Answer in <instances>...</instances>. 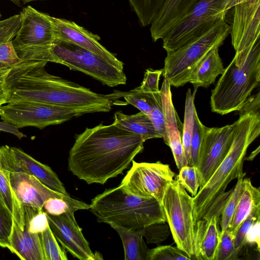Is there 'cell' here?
I'll list each match as a JSON object with an SVG mask.
<instances>
[{"label":"cell","mask_w":260,"mask_h":260,"mask_svg":"<svg viewBox=\"0 0 260 260\" xmlns=\"http://www.w3.org/2000/svg\"><path fill=\"white\" fill-rule=\"evenodd\" d=\"M140 24L146 26L151 24L160 10L165 0H128Z\"/></svg>","instance_id":"obj_31"},{"label":"cell","mask_w":260,"mask_h":260,"mask_svg":"<svg viewBox=\"0 0 260 260\" xmlns=\"http://www.w3.org/2000/svg\"><path fill=\"white\" fill-rule=\"evenodd\" d=\"M9 173L10 185L22 206L43 210L44 203L49 198H65L70 196L49 188L30 175L22 172Z\"/></svg>","instance_id":"obj_18"},{"label":"cell","mask_w":260,"mask_h":260,"mask_svg":"<svg viewBox=\"0 0 260 260\" xmlns=\"http://www.w3.org/2000/svg\"><path fill=\"white\" fill-rule=\"evenodd\" d=\"M233 125L234 137L228 153L206 183L192 197L195 223L229 197L233 188L225 191L228 184L244 173L243 166L248 148L260 134V113L240 115Z\"/></svg>","instance_id":"obj_3"},{"label":"cell","mask_w":260,"mask_h":260,"mask_svg":"<svg viewBox=\"0 0 260 260\" xmlns=\"http://www.w3.org/2000/svg\"><path fill=\"white\" fill-rule=\"evenodd\" d=\"M0 209L12 217L22 229L25 224L23 206L18 201L10 185L9 173L0 167Z\"/></svg>","instance_id":"obj_26"},{"label":"cell","mask_w":260,"mask_h":260,"mask_svg":"<svg viewBox=\"0 0 260 260\" xmlns=\"http://www.w3.org/2000/svg\"><path fill=\"white\" fill-rule=\"evenodd\" d=\"M90 113L92 112L87 109L28 101L10 102L0 108L2 121L17 128L33 126L41 129Z\"/></svg>","instance_id":"obj_9"},{"label":"cell","mask_w":260,"mask_h":260,"mask_svg":"<svg viewBox=\"0 0 260 260\" xmlns=\"http://www.w3.org/2000/svg\"><path fill=\"white\" fill-rule=\"evenodd\" d=\"M90 205L74 199L70 196L65 198H51L44 203L43 210L52 215H59L64 213L78 210L89 209Z\"/></svg>","instance_id":"obj_30"},{"label":"cell","mask_w":260,"mask_h":260,"mask_svg":"<svg viewBox=\"0 0 260 260\" xmlns=\"http://www.w3.org/2000/svg\"><path fill=\"white\" fill-rule=\"evenodd\" d=\"M113 228L121 239L125 260H146L148 249L143 238L144 229L130 231L118 227Z\"/></svg>","instance_id":"obj_27"},{"label":"cell","mask_w":260,"mask_h":260,"mask_svg":"<svg viewBox=\"0 0 260 260\" xmlns=\"http://www.w3.org/2000/svg\"><path fill=\"white\" fill-rule=\"evenodd\" d=\"M201 0H165L151 23L150 31L153 42L162 39L180 19Z\"/></svg>","instance_id":"obj_22"},{"label":"cell","mask_w":260,"mask_h":260,"mask_svg":"<svg viewBox=\"0 0 260 260\" xmlns=\"http://www.w3.org/2000/svg\"><path fill=\"white\" fill-rule=\"evenodd\" d=\"M220 215L219 213H214L203 217L196 222L194 259L215 260L220 238Z\"/></svg>","instance_id":"obj_20"},{"label":"cell","mask_w":260,"mask_h":260,"mask_svg":"<svg viewBox=\"0 0 260 260\" xmlns=\"http://www.w3.org/2000/svg\"><path fill=\"white\" fill-rule=\"evenodd\" d=\"M45 260H67L64 248H62L50 226L39 234Z\"/></svg>","instance_id":"obj_33"},{"label":"cell","mask_w":260,"mask_h":260,"mask_svg":"<svg viewBox=\"0 0 260 260\" xmlns=\"http://www.w3.org/2000/svg\"><path fill=\"white\" fill-rule=\"evenodd\" d=\"M21 24L20 14L0 21V43L12 41L18 34Z\"/></svg>","instance_id":"obj_38"},{"label":"cell","mask_w":260,"mask_h":260,"mask_svg":"<svg viewBox=\"0 0 260 260\" xmlns=\"http://www.w3.org/2000/svg\"><path fill=\"white\" fill-rule=\"evenodd\" d=\"M20 14L21 26L12 43L18 57L24 60L50 46L55 38L51 16L30 6L24 8Z\"/></svg>","instance_id":"obj_11"},{"label":"cell","mask_w":260,"mask_h":260,"mask_svg":"<svg viewBox=\"0 0 260 260\" xmlns=\"http://www.w3.org/2000/svg\"><path fill=\"white\" fill-rule=\"evenodd\" d=\"M161 206L176 246L194 259L192 197L176 180L169 184Z\"/></svg>","instance_id":"obj_8"},{"label":"cell","mask_w":260,"mask_h":260,"mask_svg":"<svg viewBox=\"0 0 260 260\" xmlns=\"http://www.w3.org/2000/svg\"><path fill=\"white\" fill-rule=\"evenodd\" d=\"M1 12H0V18H1Z\"/></svg>","instance_id":"obj_52"},{"label":"cell","mask_w":260,"mask_h":260,"mask_svg":"<svg viewBox=\"0 0 260 260\" xmlns=\"http://www.w3.org/2000/svg\"><path fill=\"white\" fill-rule=\"evenodd\" d=\"M90 209L99 222L126 230L142 229L155 222H166L158 201L152 197L134 194L121 184L95 196L91 200Z\"/></svg>","instance_id":"obj_5"},{"label":"cell","mask_w":260,"mask_h":260,"mask_svg":"<svg viewBox=\"0 0 260 260\" xmlns=\"http://www.w3.org/2000/svg\"><path fill=\"white\" fill-rule=\"evenodd\" d=\"M234 238L235 234L229 230L221 233L215 260L238 259L239 253L235 248Z\"/></svg>","instance_id":"obj_36"},{"label":"cell","mask_w":260,"mask_h":260,"mask_svg":"<svg viewBox=\"0 0 260 260\" xmlns=\"http://www.w3.org/2000/svg\"><path fill=\"white\" fill-rule=\"evenodd\" d=\"M25 224L22 229L13 220L12 230L8 249L22 260H45L40 235L28 229L29 215L28 206H22Z\"/></svg>","instance_id":"obj_21"},{"label":"cell","mask_w":260,"mask_h":260,"mask_svg":"<svg viewBox=\"0 0 260 260\" xmlns=\"http://www.w3.org/2000/svg\"><path fill=\"white\" fill-rule=\"evenodd\" d=\"M0 167L9 172H22L30 175L49 188L69 194L50 167L37 160L20 148L7 145L1 146Z\"/></svg>","instance_id":"obj_14"},{"label":"cell","mask_w":260,"mask_h":260,"mask_svg":"<svg viewBox=\"0 0 260 260\" xmlns=\"http://www.w3.org/2000/svg\"><path fill=\"white\" fill-rule=\"evenodd\" d=\"M176 179L193 197L197 194L200 187V175L197 167L183 166L179 169Z\"/></svg>","instance_id":"obj_34"},{"label":"cell","mask_w":260,"mask_h":260,"mask_svg":"<svg viewBox=\"0 0 260 260\" xmlns=\"http://www.w3.org/2000/svg\"><path fill=\"white\" fill-rule=\"evenodd\" d=\"M121 184L128 192L141 197H152L161 204L165 191L175 173L169 165L160 161L137 162L134 160Z\"/></svg>","instance_id":"obj_12"},{"label":"cell","mask_w":260,"mask_h":260,"mask_svg":"<svg viewBox=\"0 0 260 260\" xmlns=\"http://www.w3.org/2000/svg\"><path fill=\"white\" fill-rule=\"evenodd\" d=\"M260 206L259 188L253 185L250 178L243 179L236 208L229 230L235 234L251 211Z\"/></svg>","instance_id":"obj_23"},{"label":"cell","mask_w":260,"mask_h":260,"mask_svg":"<svg viewBox=\"0 0 260 260\" xmlns=\"http://www.w3.org/2000/svg\"><path fill=\"white\" fill-rule=\"evenodd\" d=\"M260 219V206L255 207L247 218L241 223L235 233L234 245L240 254L243 247L246 244V236L252 225Z\"/></svg>","instance_id":"obj_37"},{"label":"cell","mask_w":260,"mask_h":260,"mask_svg":"<svg viewBox=\"0 0 260 260\" xmlns=\"http://www.w3.org/2000/svg\"><path fill=\"white\" fill-rule=\"evenodd\" d=\"M230 27L225 20L219 21L206 32L167 52L162 74L171 86L179 87L189 83L198 66L213 50L223 44L230 34Z\"/></svg>","instance_id":"obj_6"},{"label":"cell","mask_w":260,"mask_h":260,"mask_svg":"<svg viewBox=\"0 0 260 260\" xmlns=\"http://www.w3.org/2000/svg\"><path fill=\"white\" fill-rule=\"evenodd\" d=\"M260 0H234L230 32L236 52H240L260 37Z\"/></svg>","instance_id":"obj_16"},{"label":"cell","mask_w":260,"mask_h":260,"mask_svg":"<svg viewBox=\"0 0 260 260\" xmlns=\"http://www.w3.org/2000/svg\"><path fill=\"white\" fill-rule=\"evenodd\" d=\"M12 43V41L0 43V62L8 66H13L21 62Z\"/></svg>","instance_id":"obj_44"},{"label":"cell","mask_w":260,"mask_h":260,"mask_svg":"<svg viewBox=\"0 0 260 260\" xmlns=\"http://www.w3.org/2000/svg\"><path fill=\"white\" fill-rule=\"evenodd\" d=\"M113 124L122 129L140 135L145 141L162 138L148 116L141 111L133 115L125 114L121 111L116 112Z\"/></svg>","instance_id":"obj_24"},{"label":"cell","mask_w":260,"mask_h":260,"mask_svg":"<svg viewBox=\"0 0 260 260\" xmlns=\"http://www.w3.org/2000/svg\"><path fill=\"white\" fill-rule=\"evenodd\" d=\"M260 94L257 93L250 95L245 101L239 111V115L248 113H259Z\"/></svg>","instance_id":"obj_46"},{"label":"cell","mask_w":260,"mask_h":260,"mask_svg":"<svg viewBox=\"0 0 260 260\" xmlns=\"http://www.w3.org/2000/svg\"><path fill=\"white\" fill-rule=\"evenodd\" d=\"M156 131L164 139L166 136L165 117L161 102L156 104L148 116Z\"/></svg>","instance_id":"obj_45"},{"label":"cell","mask_w":260,"mask_h":260,"mask_svg":"<svg viewBox=\"0 0 260 260\" xmlns=\"http://www.w3.org/2000/svg\"><path fill=\"white\" fill-rule=\"evenodd\" d=\"M111 95L114 100L123 97L127 104L134 106L147 116L153 107L161 102L160 91L156 93L144 92L139 87L127 92L115 91Z\"/></svg>","instance_id":"obj_29"},{"label":"cell","mask_w":260,"mask_h":260,"mask_svg":"<svg viewBox=\"0 0 260 260\" xmlns=\"http://www.w3.org/2000/svg\"><path fill=\"white\" fill-rule=\"evenodd\" d=\"M61 64L81 72L109 87L126 84L123 72L94 53L73 43L55 39L51 47Z\"/></svg>","instance_id":"obj_10"},{"label":"cell","mask_w":260,"mask_h":260,"mask_svg":"<svg viewBox=\"0 0 260 260\" xmlns=\"http://www.w3.org/2000/svg\"><path fill=\"white\" fill-rule=\"evenodd\" d=\"M191 260L183 250L171 245H162L148 249L146 260Z\"/></svg>","instance_id":"obj_35"},{"label":"cell","mask_w":260,"mask_h":260,"mask_svg":"<svg viewBox=\"0 0 260 260\" xmlns=\"http://www.w3.org/2000/svg\"><path fill=\"white\" fill-rule=\"evenodd\" d=\"M233 7L234 0H201L162 39L164 49L173 51L206 32Z\"/></svg>","instance_id":"obj_7"},{"label":"cell","mask_w":260,"mask_h":260,"mask_svg":"<svg viewBox=\"0 0 260 260\" xmlns=\"http://www.w3.org/2000/svg\"><path fill=\"white\" fill-rule=\"evenodd\" d=\"M11 68V66L0 68V108L5 104L8 103L7 93L5 88V81Z\"/></svg>","instance_id":"obj_47"},{"label":"cell","mask_w":260,"mask_h":260,"mask_svg":"<svg viewBox=\"0 0 260 260\" xmlns=\"http://www.w3.org/2000/svg\"><path fill=\"white\" fill-rule=\"evenodd\" d=\"M259 219L256 221L250 227L246 236V244H255L259 250Z\"/></svg>","instance_id":"obj_48"},{"label":"cell","mask_w":260,"mask_h":260,"mask_svg":"<svg viewBox=\"0 0 260 260\" xmlns=\"http://www.w3.org/2000/svg\"><path fill=\"white\" fill-rule=\"evenodd\" d=\"M245 173L237 178V182L233 191L225 202L219 218L220 232L229 229L236 208L241 184Z\"/></svg>","instance_id":"obj_32"},{"label":"cell","mask_w":260,"mask_h":260,"mask_svg":"<svg viewBox=\"0 0 260 260\" xmlns=\"http://www.w3.org/2000/svg\"><path fill=\"white\" fill-rule=\"evenodd\" d=\"M203 124L196 113L190 144V158L188 166L197 167L202 135Z\"/></svg>","instance_id":"obj_39"},{"label":"cell","mask_w":260,"mask_h":260,"mask_svg":"<svg viewBox=\"0 0 260 260\" xmlns=\"http://www.w3.org/2000/svg\"><path fill=\"white\" fill-rule=\"evenodd\" d=\"M55 39L68 41L87 49L123 71V63L99 42V36L93 34L73 21L51 16Z\"/></svg>","instance_id":"obj_17"},{"label":"cell","mask_w":260,"mask_h":260,"mask_svg":"<svg viewBox=\"0 0 260 260\" xmlns=\"http://www.w3.org/2000/svg\"><path fill=\"white\" fill-rule=\"evenodd\" d=\"M260 81V40L235 56L224 70L210 96L211 111L221 115L239 111Z\"/></svg>","instance_id":"obj_4"},{"label":"cell","mask_w":260,"mask_h":260,"mask_svg":"<svg viewBox=\"0 0 260 260\" xmlns=\"http://www.w3.org/2000/svg\"><path fill=\"white\" fill-rule=\"evenodd\" d=\"M162 73V69H147L144 73L143 80L141 85L139 86V89L142 91L147 93L159 92V81Z\"/></svg>","instance_id":"obj_42"},{"label":"cell","mask_w":260,"mask_h":260,"mask_svg":"<svg viewBox=\"0 0 260 260\" xmlns=\"http://www.w3.org/2000/svg\"><path fill=\"white\" fill-rule=\"evenodd\" d=\"M48 62L22 60L12 66L6 79L8 103L28 101L92 113L109 112L114 104L111 94L96 93L90 89L48 73Z\"/></svg>","instance_id":"obj_2"},{"label":"cell","mask_w":260,"mask_h":260,"mask_svg":"<svg viewBox=\"0 0 260 260\" xmlns=\"http://www.w3.org/2000/svg\"><path fill=\"white\" fill-rule=\"evenodd\" d=\"M234 125L208 127L203 124L197 168L200 187L208 181L228 153L234 137Z\"/></svg>","instance_id":"obj_13"},{"label":"cell","mask_w":260,"mask_h":260,"mask_svg":"<svg viewBox=\"0 0 260 260\" xmlns=\"http://www.w3.org/2000/svg\"><path fill=\"white\" fill-rule=\"evenodd\" d=\"M144 235L148 243H160L168 237L170 230L166 222H155L144 228Z\"/></svg>","instance_id":"obj_40"},{"label":"cell","mask_w":260,"mask_h":260,"mask_svg":"<svg viewBox=\"0 0 260 260\" xmlns=\"http://www.w3.org/2000/svg\"><path fill=\"white\" fill-rule=\"evenodd\" d=\"M259 146H258V147L256 149L251 152V153L247 158H245V160H252L254 158V157L257 155V154L259 153Z\"/></svg>","instance_id":"obj_49"},{"label":"cell","mask_w":260,"mask_h":260,"mask_svg":"<svg viewBox=\"0 0 260 260\" xmlns=\"http://www.w3.org/2000/svg\"><path fill=\"white\" fill-rule=\"evenodd\" d=\"M13 227V218L0 209V246L8 248Z\"/></svg>","instance_id":"obj_43"},{"label":"cell","mask_w":260,"mask_h":260,"mask_svg":"<svg viewBox=\"0 0 260 260\" xmlns=\"http://www.w3.org/2000/svg\"><path fill=\"white\" fill-rule=\"evenodd\" d=\"M224 70L217 48L213 50L195 70L189 83L194 87L208 88Z\"/></svg>","instance_id":"obj_25"},{"label":"cell","mask_w":260,"mask_h":260,"mask_svg":"<svg viewBox=\"0 0 260 260\" xmlns=\"http://www.w3.org/2000/svg\"><path fill=\"white\" fill-rule=\"evenodd\" d=\"M162 110L165 117L166 136L163 139L172 152L177 168L183 166V153L181 142L183 124L181 122L172 102L171 85L164 78L160 89Z\"/></svg>","instance_id":"obj_19"},{"label":"cell","mask_w":260,"mask_h":260,"mask_svg":"<svg viewBox=\"0 0 260 260\" xmlns=\"http://www.w3.org/2000/svg\"><path fill=\"white\" fill-rule=\"evenodd\" d=\"M29 218L28 221L29 231L32 233L40 234L45 231L49 226L47 213L43 210H38L28 206Z\"/></svg>","instance_id":"obj_41"},{"label":"cell","mask_w":260,"mask_h":260,"mask_svg":"<svg viewBox=\"0 0 260 260\" xmlns=\"http://www.w3.org/2000/svg\"><path fill=\"white\" fill-rule=\"evenodd\" d=\"M15 3L16 5L20 6L21 3L23 4H25L27 3H29L32 1H42V0H10Z\"/></svg>","instance_id":"obj_50"},{"label":"cell","mask_w":260,"mask_h":260,"mask_svg":"<svg viewBox=\"0 0 260 260\" xmlns=\"http://www.w3.org/2000/svg\"><path fill=\"white\" fill-rule=\"evenodd\" d=\"M145 141L138 134L103 123L77 135L68 158L70 171L87 184H105L121 174L141 152Z\"/></svg>","instance_id":"obj_1"},{"label":"cell","mask_w":260,"mask_h":260,"mask_svg":"<svg viewBox=\"0 0 260 260\" xmlns=\"http://www.w3.org/2000/svg\"><path fill=\"white\" fill-rule=\"evenodd\" d=\"M47 216L55 237L74 257L80 260L103 259L100 253H94L91 251L75 219L74 212L69 211L59 215L47 213Z\"/></svg>","instance_id":"obj_15"},{"label":"cell","mask_w":260,"mask_h":260,"mask_svg":"<svg viewBox=\"0 0 260 260\" xmlns=\"http://www.w3.org/2000/svg\"><path fill=\"white\" fill-rule=\"evenodd\" d=\"M198 88L194 87L192 93L188 89L185 99L184 122L181 137L183 153V166L188 165L190 158V149L195 115L197 113L194 98Z\"/></svg>","instance_id":"obj_28"},{"label":"cell","mask_w":260,"mask_h":260,"mask_svg":"<svg viewBox=\"0 0 260 260\" xmlns=\"http://www.w3.org/2000/svg\"><path fill=\"white\" fill-rule=\"evenodd\" d=\"M6 66H7V65L0 62V68L3 67H6Z\"/></svg>","instance_id":"obj_51"}]
</instances>
